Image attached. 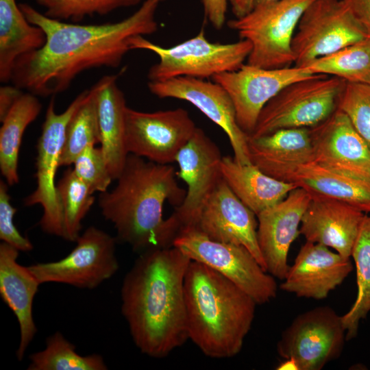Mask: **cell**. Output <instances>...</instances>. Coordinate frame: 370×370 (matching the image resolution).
<instances>
[{"label": "cell", "mask_w": 370, "mask_h": 370, "mask_svg": "<svg viewBox=\"0 0 370 370\" xmlns=\"http://www.w3.org/2000/svg\"><path fill=\"white\" fill-rule=\"evenodd\" d=\"M46 35L29 23L16 0H0V81L11 82L12 70L21 56L40 49Z\"/></svg>", "instance_id": "27"}, {"label": "cell", "mask_w": 370, "mask_h": 370, "mask_svg": "<svg viewBox=\"0 0 370 370\" xmlns=\"http://www.w3.org/2000/svg\"><path fill=\"white\" fill-rule=\"evenodd\" d=\"M259 1L274 0H228V3L235 18H239L249 13Z\"/></svg>", "instance_id": "41"}, {"label": "cell", "mask_w": 370, "mask_h": 370, "mask_svg": "<svg viewBox=\"0 0 370 370\" xmlns=\"http://www.w3.org/2000/svg\"><path fill=\"white\" fill-rule=\"evenodd\" d=\"M313 75L296 66L265 69L245 62L237 70L215 75L212 79L227 91L238 125L249 136L262 110L272 98L288 84Z\"/></svg>", "instance_id": "15"}, {"label": "cell", "mask_w": 370, "mask_h": 370, "mask_svg": "<svg viewBox=\"0 0 370 370\" xmlns=\"http://www.w3.org/2000/svg\"><path fill=\"white\" fill-rule=\"evenodd\" d=\"M206 19L216 29H221L225 21L228 0H201Z\"/></svg>", "instance_id": "38"}, {"label": "cell", "mask_w": 370, "mask_h": 370, "mask_svg": "<svg viewBox=\"0 0 370 370\" xmlns=\"http://www.w3.org/2000/svg\"><path fill=\"white\" fill-rule=\"evenodd\" d=\"M149 91L159 98L186 101L199 109L226 134L234 159L242 164H251L249 136L238 125L232 101L219 84L190 77H177L148 82Z\"/></svg>", "instance_id": "16"}, {"label": "cell", "mask_w": 370, "mask_h": 370, "mask_svg": "<svg viewBox=\"0 0 370 370\" xmlns=\"http://www.w3.org/2000/svg\"><path fill=\"white\" fill-rule=\"evenodd\" d=\"M131 49L151 51L158 57L147 74L149 82L163 81L177 77L199 79L237 70L247 61L251 46L243 39L232 43L212 42L202 28L194 37L177 45L164 47L144 36L131 40Z\"/></svg>", "instance_id": "5"}, {"label": "cell", "mask_w": 370, "mask_h": 370, "mask_svg": "<svg viewBox=\"0 0 370 370\" xmlns=\"http://www.w3.org/2000/svg\"><path fill=\"white\" fill-rule=\"evenodd\" d=\"M176 174L171 164L128 154L116 186L101 193L98 200L101 214L113 224L119 241L140 252L170 247L166 238L164 204L169 201L177 207L186 193L178 185Z\"/></svg>", "instance_id": "3"}, {"label": "cell", "mask_w": 370, "mask_h": 370, "mask_svg": "<svg viewBox=\"0 0 370 370\" xmlns=\"http://www.w3.org/2000/svg\"><path fill=\"white\" fill-rule=\"evenodd\" d=\"M165 0H145L130 16L114 23L78 24L51 18L32 5L19 7L27 21L40 27L46 42L16 61L12 84L36 96L66 90L82 73L118 67L131 51V40L158 30L156 12Z\"/></svg>", "instance_id": "1"}, {"label": "cell", "mask_w": 370, "mask_h": 370, "mask_svg": "<svg viewBox=\"0 0 370 370\" xmlns=\"http://www.w3.org/2000/svg\"><path fill=\"white\" fill-rule=\"evenodd\" d=\"M351 257L356 271L357 294L349 310L341 316L346 341L356 337L360 321L370 312V214H365Z\"/></svg>", "instance_id": "29"}, {"label": "cell", "mask_w": 370, "mask_h": 370, "mask_svg": "<svg viewBox=\"0 0 370 370\" xmlns=\"http://www.w3.org/2000/svg\"><path fill=\"white\" fill-rule=\"evenodd\" d=\"M346 82L334 76L314 74L282 89L263 108L251 138L280 129L314 127L338 108Z\"/></svg>", "instance_id": "7"}, {"label": "cell", "mask_w": 370, "mask_h": 370, "mask_svg": "<svg viewBox=\"0 0 370 370\" xmlns=\"http://www.w3.org/2000/svg\"><path fill=\"white\" fill-rule=\"evenodd\" d=\"M190 261L174 246L150 248L123 280L121 312L145 355L166 357L188 340L184 278Z\"/></svg>", "instance_id": "2"}, {"label": "cell", "mask_w": 370, "mask_h": 370, "mask_svg": "<svg viewBox=\"0 0 370 370\" xmlns=\"http://www.w3.org/2000/svg\"><path fill=\"white\" fill-rule=\"evenodd\" d=\"M273 177L292 182L312 195L336 199L370 214V178L337 172L313 161L284 167Z\"/></svg>", "instance_id": "23"}, {"label": "cell", "mask_w": 370, "mask_h": 370, "mask_svg": "<svg viewBox=\"0 0 370 370\" xmlns=\"http://www.w3.org/2000/svg\"><path fill=\"white\" fill-rule=\"evenodd\" d=\"M312 199L306 190L297 187L277 204L257 214V238L266 271L283 280L290 265L288 254L299 234L303 215Z\"/></svg>", "instance_id": "17"}, {"label": "cell", "mask_w": 370, "mask_h": 370, "mask_svg": "<svg viewBox=\"0 0 370 370\" xmlns=\"http://www.w3.org/2000/svg\"><path fill=\"white\" fill-rule=\"evenodd\" d=\"M187 110L177 108L156 112H142L127 106L125 143L129 153L149 161L170 164L175 162L182 148L196 129Z\"/></svg>", "instance_id": "14"}, {"label": "cell", "mask_w": 370, "mask_h": 370, "mask_svg": "<svg viewBox=\"0 0 370 370\" xmlns=\"http://www.w3.org/2000/svg\"><path fill=\"white\" fill-rule=\"evenodd\" d=\"M15 85H3L0 88V121L7 116L12 106L24 93Z\"/></svg>", "instance_id": "39"}, {"label": "cell", "mask_w": 370, "mask_h": 370, "mask_svg": "<svg viewBox=\"0 0 370 370\" xmlns=\"http://www.w3.org/2000/svg\"><path fill=\"white\" fill-rule=\"evenodd\" d=\"M173 246L191 260L201 262L223 275L257 304L269 302L277 295L275 278L242 245L216 241L196 228H186L178 234Z\"/></svg>", "instance_id": "9"}, {"label": "cell", "mask_w": 370, "mask_h": 370, "mask_svg": "<svg viewBox=\"0 0 370 370\" xmlns=\"http://www.w3.org/2000/svg\"><path fill=\"white\" fill-rule=\"evenodd\" d=\"M367 38L343 0H314L302 14L293 38L295 66L301 67Z\"/></svg>", "instance_id": "11"}, {"label": "cell", "mask_w": 370, "mask_h": 370, "mask_svg": "<svg viewBox=\"0 0 370 370\" xmlns=\"http://www.w3.org/2000/svg\"><path fill=\"white\" fill-rule=\"evenodd\" d=\"M42 104L37 96L23 93L1 122L0 170L7 184L12 186L19 181L18 160L23 134L27 126L39 115Z\"/></svg>", "instance_id": "28"}, {"label": "cell", "mask_w": 370, "mask_h": 370, "mask_svg": "<svg viewBox=\"0 0 370 370\" xmlns=\"http://www.w3.org/2000/svg\"><path fill=\"white\" fill-rule=\"evenodd\" d=\"M51 18L78 23L85 17L103 16L122 8L141 4L145 0H35Z\"/></svg>", "instance_id": "34"}, {"label": "cell", "mask_w": 370, "mask_h": 370, "mask_svg": "<svg viewBox=\"0 0 370 370\" xmlns=\"http://www.w3.org/2000/svg\"><path fill=\"white\" fill-rule=\"evenodd\" d=\"M345 341L341 316L322 306L293 319L282 333L277 352L283 359L295 360L299 370H320L340 357Z\"/></svg>", "instance_id": "13"}, {"label": "cell", "mask_w": 370, "mask_h": 370, "mask_svg": "<svg viewBox=\"0 0 370 370\" xmlns=\"http://www.w3.org/2000/svg\"><path fill=\"white\" fill-rule=\"evenodd\" d=\"M276 369L278 370H299V367L296 361L292 358L284 359V360L280 363Z\"/></svg>", "instance_id": "42"}, {"label": "cell", "mask_w": 370, "mask_h": 370, "mask_svg": "<svg viewBox=\"0 0 370 370\" xmlns=\"http://www.w3.org/2000/svg\"><path fill=\"white\" fill-rule=\"evenodd\" d=\"M89 89L81 92L66 109L56 113L55 96L47 106L40 136L38 140L36 159V188L24 199V205L40 204L43 214L39 221L41 230L50 235L65 239L63 214L58 195L55 176L60 161L68 125L86 98Z\"/></svg>", "instance_id": "8"}, {"label": "cell", "mask_w": 370, "mask_h": 370, "mask_svg": "<svg viewBox=\"0 0 370 370\" xmlns=\"http://www.w3.org/2000/svg\"><path fill=\"white\" fill-rule=\"evenodd\" d=\"M75 248L63 258L28 266L39 281L93 289L119 270L116 238L95 226L88 227L76 240Z\"/></svg>", "instance_id": "12"}, {"label": "cell", "mask_w": 370, "mask_h": 370, "mask_svg": "<svg viewBox=\"0 0 370 370\" xmlns=\"http://www.w3.org/2000/svg\"><path fill=\"white\" fill-rule=\"evenodd\" d=\"M73 164L75 175L92 193L107 191L113 180L101 147L88 145L77 156Z\"/></svg>", "instance_id": "36"}, {"label": "cell", "mask_w": 370, "mask_h": 370, "mask_svg": "<svg viewBox=\"0 0 370 370\" xmlns=\"http://www.w3.org/2000/svg\"><path fill=\"white\" fill-rule=\"evenodd\" d=\"M314 1H259L249 13L230 20L228 26L251 44L246 63L265 69L291 66L297 26Z\"/></svg>", "instance_id": "6"}, {"label": "cell", "mask_w": 370, "mask_h": 370, "mask_svg": "<svg viewBox=\"0 0 370 370\" xmlns=\"http://www.w3.org/2000/svg\"><path fill=\"white\" fill-rule=\"evenodd\" d=\"M100 143L96 88L92 86L82 105L72 116L66 132L60 165L73 164L77 156L88 145Z\"/></svg>", "instance_id": "32"}, {"label": "cell", "mask_w": 370, "mask_h": 370, "mask_svg": "<svg viewBox=\"0 0 370 370\" xmlns=\"http://www.w3.org/2000/svg\"><path fill=\"white\" fill-rule=\"evenodd\" d=\"M313 162L343 173L370 178V146L338 108L310 128Z\"/></svg>", "instance_id": "18"}, {"label": "cell", "mask_w": 370, "mask_h": 370, "mask_svg": "<svg viewBox=\"0 0 370 370\" xmlns=\"http://www.w3.org/2000/svg\"><path fill=\"white\" fill-rule=\"evenodd\" d=\"M338 108L370 146V84L346 82Z\"/></svg>", "instance_id": "35"}, {"label": "cell", "mask_w": 370, "mask_h": 370, "mask_svg": "<svg viewBox=\"0 0 370 370\" xmlns=\"http://www.w3.org/2000/svg\"><path fill=\"white\" fill-rule=\"evenodd\" d=\"M256 218L223 179L204 206L195 228L212 240L245 247L266 271L258 243Z\"/></svg>", "instance_id": "19"}, {"label": "cell", "mask_w": 370, "mask_h": 370, "mask_svg": "<svg viewBox=\"0 0 370 370\" xmlns=\"http://www.w3.org/2000/svg\"><path fill=\"white\" fill-rule=\"evenodd\" d=\"M56 189L63 214L64 240L75 242L80 235L82 220L95 202L93 193L73 168L65 170Z\"/></svg>", "instance_id": "33"}, {"label": "cell", "mask_w": 370, "mask_h": 370, "mask_svg": "<svg viewBox=\"0 0 370 370\" xmlns=\"http://www.w3.org/2000/svg\"><path fill=\"white\" fill-rule=\"evenodd\" d=\"M301 67L312 74L334 76L348 83L370 84V38L316 58Z\"/></svg>", "instance_id": "30"}, {"label": "cell", "mask_w": 370, "mask_h": 370, "mask_svg": "<svg viewBox=\"0 0 370 370\" xmlns=\"http://www.w3.org/2000/svg\"><path fill=\"white\" fill-rule=\"evenodd\" d=\"M370 38V0H343Z\"/></svg>", "instance_id": "40"}, {"label": "cell", "mask_w": 370, "mask_h": 370, "mask_svg": "<svg viewBox=\"0 0 370 370\" xmlns=\"http://www.w3.org/2000/svg\"><path fill=\"white\" fill-rule=\"evenodd\" d=\"M28 370H106L108 367L99 354L82 356L75 345L59 331L46 340L44 349L29 356Z\"/></svg>", "instance_id": "31"}, {"label": "cell", "mask_w": 370, "mask_h": 370, "mask_svg": "<svg viewBox=\"0 0 370 370\" xmlns=\"http://www.w3.org/2000/svg\"><path fill=\"white\" fill-rule=\"evenodd\" d=\"M222 158L219 147L199 127L178 152L175 158L178 175L186 184L187 190L182 204L166 219L173 240L182 230L196 227L204 206L223 179Z\"/></svg>", "instance_id": "10"}, {"label": "cell", "mask_w": 370, "mask_h": 370, "mask_svg": "<svg viewBox=\"0 0 370 370\" xmlns=\"http://www.w3.org/2000/svg\"><path fill=\"white\" fill-rule=\"evenodd\" d=\"M251 162L273 177L280 169L313 160L310 128L280 129L257 138L249 136Z\"/></svg>", "instance_id": "26"}, {"label": "cell", "mask_w": 370, "mask_h": 370, "mask_svg": "<svg viewBox=\"0 0 370 370\" xmlns=\"http://www.w3.org/2000/svg\"><path fill=\"white\" fill-rule=\"evenodd\" d=\"M118 77L106 75L95 84L100 147L113 180L120 175L128 156L125 143L127 105Z\"/></svg>", "instance_id": "24"}, {"label": "cell", "mask_w": 370, "mask_h": 370, "mask_svg": "<svg viewBox=\"0 0 370 370\" xmlns=\"http://www.w3.org/2000/svg\"><path fill=\"white\" fill-rule=\"evenodd\" d=\"M16 209L10 204L8 184L0 181V238L19 251L27 252L34 248L32 242L16 227L14 217Z\"/></svg>", "instance_id": "37"}, {"label": "cell", "mask_w": 370, "mask_h": 370, "mask_svg": "<svg viewBox=\"0 0 370 370\" xmlns=\"http://www.w3.org/2000/svg\"><path fill=\"white\" fill-rule=\"evenodd\" d=\"M353 268L350 258L306 241L280 288L298 297L323 299L343 282Z\"/></svg>", "instance_id": "20"}, {"label": "cell", "mask_w": 370, "mask_h": 370, "mask_svg": "<svg viewBox=\"0 0 370 370\" xmlns=\"http://www.w3.org/2000/svg\"><path fill=\"white\" fill-rule=\"evenodd\" d=\"M221 169L230 188L256 215L283 200L297 187L264 173L253 163L240 164L230 156H223Z\"/></svg>", "instance_id": "25"}, {"label": "cell", "mask_w": 370, "mask_h": 370, "mask_svg": "<svg viewBox=\"0 0 370 370\" xmlns=\"http://www.w3.org/2000/svg\"><path fill=\"white\" fill-rule=\"evenodd\" d=\"M188 339L206 356H235L251 330L257 303L208 266L191 260L184 278Z\"/></svg>", "instance_id": "4"}, {"label": "cell", "mask_w": 370, "mask_h": 370, "mask_svg": "<svg viewBox=\"0 0 370 370\" xmlns=\"http://www.w3.org/2000/svg\"><path fill=\"white\" fill-rule=\"evenodd\" d=\"M18 252L4 242L0 244V295L18 323L20 341L16 355L21 361L37 333L32 310L40 283L28 267L17 262Z\"/></svg>", "instance_id": "22"}, {"label": "cell", "mask_w": 370, "mask_h": 370, "mask_svg": "<svg viewBox=\"0 0 370 370\" xmlns=\"http://www.w3.org/2000/svg\"><path fill=\"white\" fill-rule=\"evenodd\" d=\"M365 213L342 201L312 195L303 215L299 234L351 258Z\"/></svg>", "instance_id": "21"}]
</instances>
